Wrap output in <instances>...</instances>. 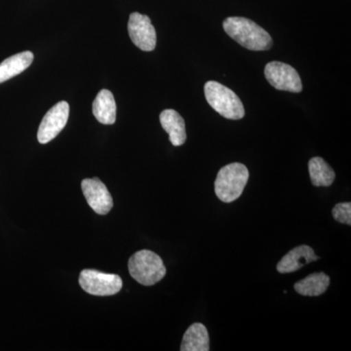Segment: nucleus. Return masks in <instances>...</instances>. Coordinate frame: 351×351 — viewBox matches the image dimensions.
Returning <instances> with one entry per match:
<instances>
[{
    "mask_svg": "<svg viewBox=\"0 0 351 351\" xmlns=\"http://www.w3.org/2000/svg\"><path fill=\"white\" fill-rule=\"evenodd\" d=\"M223 27L233 40L246 49L265 51L271 48L272 38L269 32L252 20L243 17H228L223 21Z\"/></svg>",
    "mask_w": 351,
    "mask_h": 351,
    "instance_id": "1",
    "label": "nucleus"
},
{
    "mask_svg": "<svg viewBox=\"0 0 351 351\" xmlns=\"http://www.w3.org/2000/svg\"><path fill=\"white\" fill-rule=\"evenodd\" d=\"M249 180V171L243 164H228L219 171L215 181V193L225 203L239 199Z\"/></svg>",
    "mask_w": 351,
    "mask_h": 351,
    "instance_id": "2",
    "label": "nucleus"
},
{
    "mask_svg": "<svg viewBox=\"0 0 351 351\" xmlns=\"http://www.w3.org/2000/svg\"><path fill=\"white\" fill-rule=\"evenodd\" d=\"M205 98L212 108L226 119H243V104L232 90L217 82H208L204 86Z\"/></svg>",
    "mask_w": 351,
    "mask_h": 351,
    "instance_id": "3",
    "label": "nucleus"
},
{
    "mask_svg": "<svg viewBox=\"0 0 351 351\" xmlns=\"http://www.w3.org/2000/svg\"><path fill=\"white\" fill-rule=\"evenodd\" d=\"M128 269L131 276L144 286L154 285L166 276L162 258L149 250H141L134 254L129 258Z\"/></svg>",
    "mask_w": 351,
    "mask_h": 351,
    "instance_id": "4",
    "label": "nucleus"
},
{
    "mask_svg": "<svg viewBox=\"0 0 351 351\" xmlns=\"http://www.w3.org/2000/svg\"><path fill=\"white\" fill-rule=\"evenodd\" d=\"M80 284L88 294L101 297L117 294L122 289V279L119 276L95 269H83L80 272Z\"/></svg>",
    "mask_w": 351,
    "mask_h": 351,
    "instance_id": "5",
    "label": "nucleus"
},
{
    "mask_svg": "<svg viewBox=\"0 0 351 351\" xmlns=\"http://www.w3.org/2000/svg\"><path fill=\"white\" fill-rule=\"evenodd\" d=\"M265 76L271 86L280 91L301 93L302 84L299 73L290 64L270 62L265 68Z\"/></svg>",
    "mask_w": 351,
    "mask_h": 351,
    "instance_id": "6",
    "label": "nucleus"
},
{
    "mask_svg": "<svg viewBox=\"0 0 351 351\" xmlns=\"http://www.w3.org/2000/svg\"><path fill=\"white\" fill-rule=\"evenodd\" d=\"M69 115V105L62 101L50 108L43 117L38 132V140L40 144L45 145L61 133L66 127Z\"/></svg>",
    "mask_w": 351,
    "mask_h": 351,
    "instance_id": "7",
    "label": "nucleus"
},
{
    "mask_svg": "<svg viewBox=\"0 0 351 351\" xmlns=\"http://www.w3.org/2000/svg\"><path fill=\"white\" fill-rule=\"evenodd\" d=\"M128 32L132 43L138 49L151 52L156 49V32L147 15L132 13L128 22Z\"/></svg>",
    "mask_w": 351,
    "mask_h": 351,
    "instance_id": "8",
    "label": "nucleus"
},
{
    "mask_svg": "<svg viewBox=\"0 0 351 351\" xmlns=\"http://www.w3.org/2000/svg\"><path fill=\"white\" fill-rule=\"evenodd\" d=\"M83 195L89 206L99 215L110 213L113 207L112 195L106 184L98 178L85 179L82 182Z\"/></svg>",
    "mask_w": 351,
    "mask_h": 351,
    "instance_id": "9",
    "label": "nucleus"
},
{
    "mask_svg": "<svg viewBox=\"0 0 351 351\" xmlns=\"http://www.w3.org/2000/svg\"><path fill=\"white\" fill-rule=\"evenodd\" d=\"M317 260H319V257L315 255V252L311 246L301 245L288 252L280 262L277 263L276 269L280 274H291Z\"/></svg>",
    "mask_w": 351,
    "mask_h": 351,
    "instance_id": "10",
    "label": "nucleus"
},
{
    "mask_svg": "<svg viewBox=\"0 0 351 351\" xmlns=\"http://www.w3.org/2000/svg\"><path fill=\"white\" fill-rule=\"evenodd\" d=\"M161 126L169 135L170 142L175 147L184 145L186 141V123L179 112L174 110H165L160 113Z\"/></svg>",
    "mask_w": 351,
    "mask_h": 351,
    "instance_id": "11",
    "label": "nucleus"
},
{
    "mask_svg": "<svg viewBox=\"0 0 351 351\" xmlns=\"http://www.w3.org/2000/svg\"><path fill=\"white\" fill-rule=\"evenodd\" d=\"M93 114L96 119L105 125H112L117 120V104L112 92L101 90L93 101Z\"/></svg>",
    "mask_w": 351,
    "mask_h": 351,
    "instance_id": "12",
    "label": "nucleus"
},
{
    "mask_svg": "<svg viewBox=\"0 0 351 351\" xmlns=\"http://www.w3.org/2000/svg\"><path fill=\"white\" fill-rule=\"evenodd\" d=\"M34 59V56L31 51H25L4 60L0 64V84L21 75L31 66Z\"/></svg>",
    "mask_w": 351,
    "mask_h": 351,
    "instance_id": "13",
    "label": "nucleus"
},
{
    "mask_svg": "<svg viewBox=\"0 0 351 351\" xmlns=\"http://www.w3.org/2000/svg\"><path fill=\"white\" fill-rule=\"evenodd\" d=\"M207 328L201 323L191 325L182 337V351H208L210 350Z\"/></svg>",
    "mask_w": 351,
    "mask_h": 351,
    "instance_id": "14",
    "label": "nucleus"
},
{
    "mask_svg": "<svg viewBox=\"0 0 351 351\" xmlns=\"http://www.w3.org/2000/svg\"><path fill=\"white\" fill-rule=\"evenodd\" d=\"M330 285V277L324 272H315L295 284L298 294L306 297H317L324 294Z\"/></svg>",
    "mask_w": 351,
    "mask_h": 351,
    "instance_id": "15",
    "label": "nucleus"
},
{
    "mask_svg": "<svg viewBox=\"0 0 351 351\" xmlns=\"http://www.w3.org/2000/svg\"><path fill=\"white\" fill-rule=\"evenodd\" d=\"M308 171L314 186H330L336 178L331 166L321 157H313L309 160Z\"/></svg>",
    "mask_w": 351,
    "mask_h": 351,
    "instance_id": "16",
    "label": "nucleus"
},
{
    "mask_svg": "<svg viewBox=\"0 0 351 351\" xmlns=\"http://www.w3.org/2000/svg\"><path fill=\"white\" fill-rule=\"evenodd\" d=\"M332 215L337 221L345 225H351V203H339L332 210Z\"/></svg>",
    "mask_w": 351,
    "mask_h": 351,
    "instance_id": "17",
    "label": "nucleus"
}]
</instances>
